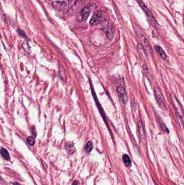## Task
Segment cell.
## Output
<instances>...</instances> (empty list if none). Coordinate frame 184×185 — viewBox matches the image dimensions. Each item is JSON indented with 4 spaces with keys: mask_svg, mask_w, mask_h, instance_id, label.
Listing matches in <instances>:
<instances>
[{
    "mask_svg": "<svg viewBox=\"0 0 184 185\" xmlns=\"http://www.w3.org/2000/svg\"><path fill=\"white\" fill-rule=\"evenodd\" d=\"M92 7H93V5L90 3L86 5L83 8V9L81 11V14L78 18V20L79 22H83L88 18L92 9Z\"/></svg>",
    "mask_w": 184,
    "mask_h": 185,
    "instance_id": "6da1fadb",
    "label": "cell"
},
{
    "mask_svg": "<svg viewBox=\"0 0 184 185\" xmlns=\"http://www.w3.org/2000/svg\"><path fill=\"white\" fill-rule=\"evenodd\" d=\"M103 20V12L101 10L97 11L94 13L90 20V25H96L102 22Z\"/></svg>",
    "mask_w": 184,
    "mask_h": 185,
    "instance_id": "7a4b0ae2",
    "label": "cell"
},
{
    "mask_svg": "<svg viewBox=\"0 0 184 185\" xmlns=\"http://www.w3.org/2000/svg\"><path fill=\"white\" fill-rule=\"evenodd\" d=\"M154 95L157 101L160 106L163 107L165 106V99L164 95L161 91V89L159 87H157L154 89Z\"/></svg>",
    "mask_w": 184,
    "mask_h": 185,
    "instance_id": "3957f363",
    "label": "cell"
},
{
    "mask_svg": "<svg viewBox=\"0 0 184 185\" xmlns=\"http://www.w3.org/2000/svg\"><path fill=\"white\" fill-rule=\"evenodd\" d=\"M117 91L121 101L124 104H126V102L128 101V95L125 88L122 86L118 87L117 88Z\"/></svg>",
    "mask_w": 184,
    "mask_h": 185,
    "instance_id": "277c9868",
    "label": "cell"
},
{
    "mask_svg": "<svg viewBox=\"0 0 184 185\" xmlns=\"http://www.w3.org/2000/svg\"><path fill=\"white\" fill-rule=\"evenodd\" d=\"M137 1H138V3L139 5L141 7V8L143 9V10H144V12L146 13L147 16L149 18H151L152 20H154L153 16L152 15L151 12L150 10L148 7L144 4V3L141 0H137Z\"/></svg>",
    "mask_w": 184,
    "mask_h": 185,
    "instance_id": "5b68a950",
    "label": "cell"
},
{
    "mask_svg": "<svg viewBox=\"0 0 184 185\" xmlns=\"http://www.w3.org/2000/svg\"><path fill=\"white\" fill-rule=\"evenodd\" d=\"M155 48H156V50L157 51V53H158L159 56H160L161 58H163V60L166 59V54L165 53V52L164 51V50L161 48L160 46H156L155 47Z\"/></svg>",
    "mask_w": 184,
    "mask_h": 185,
    "instance_id": "8992f818",
    "label": "cell"
},
{
    "mask_svg": "<svg viewBox=\"0 0 184 185\" xmlns=\"http://www.w3.org/2000/svg\"><path fill=\"white\" fill-rule=\"evenodd\" d=\"M0 154L5 160L9 161L10 160V155L8 153V150L5 148H2L0 150Z\"/></svg>",
    "mask_w": 184,
    "mask_h": 185,
    "instance_id": "52a82bcc",
    "label": "cell"
},
{
    "mask_svg": "<svg viewBox=\"0 0 184 185\" xmlns=\"http://www.w3.org/2000/svg\"><path fill=\"white\" fill-rule=\"evenodd\" d=\"M54 7L57 10H63L66 8V3L64 2H56L53 3Z\"/></svg>",
    "mask_w": 184,
    "mask_h": 185,
    "instance_id": "ba28073f",
    "label": "cell"
},
{
    "mask_svg": "<svg viewBox=\"0 0 184 185\" xmlns=\"http://www.w3.org/2000/svg\"><path fill=\"white\" fill-rule=\"evenodd\" d=\"M138 126L139 133L141 137H145V130H144V126L143 124V122L141 120H139L138 122Z\"/></svg>",
    "mask_w": 184,
    "mask_h": 185,
    "instance_id": "9c48e42d",
    "label": "cell"
},
{
    "mask_svg": "<svg viewBox=\"0 0 184 185\" xmlns=\"http://www.w3.org/2000/svg\"><path fill=\"white\" fill-rule=\"evenodd\" d=\"M66 148L69 154H73V153L75 152V150H76L75 148L71 142H69L66 145Z\"/></svg>",
    "mask_w": 184,
    "mask_h": 185,
    "instance_id": "30bf717a",
    "label": "cell"
},
{
    "mask_svg": "<svg viewBox=\"0 0 184 185\" xmlns=\"http://www.w3.org/2000/svg\"><path fill=\"white\" fill-rule=\"evenodd\" d=\"M123 161L126 166H129L131 165V161L129 155L127 154L123 155Z\"/></svg>",
    "mask_w": 184,
    "mask_h": 185,
    "instance_id": "8fae6325",
    "label": "cell"
},
{
    "mask_svg": "<svg viewBox=\"0 0 184 185\" xmlns=\"http://www.w3.org/2000/svg\"><path fill=\"white\" fill-rule=\"evenodd\" d=\"M93 142L91 141H89L86 146V150L87 153H90L93 149Z\"/></svg>",
    "mask_w": 184,
    "mask_h": 185,
    "instance_id": "7c38bea8",
    "label": "cell"
},
{
    "mask_svg": "<svg viewBox=\"0 0 184 185\" xmlns=\"http://www.w3.org/2000/svg\"><path fill=\"white\" fill-rule=\"evenodd\" d=\"M143 68L144 73L145 74V75H146V77L149 79H150V78H151V74H150V71H149V69L147 68V67L146 64H143Z\"/></svg>",
    "mask_w": 184,
    "mask_h": 185,
    "instance_id": "4fadbf2b",
    "label": "cell"
},
{
    "mask_svg": "<svg viewBox=\"0 0 184 185\" xmlns=\"http://www.w3.org/2000/svg\"><path fill=\"white\" fill-rule=\"evenodd\" d=\"M27 142L28 143V145L31 146H34V145H35V139L32 137H28V138L27 139Z\"/></svg>",
    "mask_w": 184,
    "mask_h": 185,
    "instance_id": "5bb4252c",
    "label": "cell"
},
{
    "mask_svg": "<svg viewBox=\"0 0 184 185\" xmlns=\"http://www.w3.org/2000/svg\"><path fill=\"white\" fill-rule=\"evenodd\" d=\"M60 75H61V76H65L66 75V73H65V70H64V69L62 67H60Z\"/></svg>",
    "mask_w": 184,
    "mask_h": 185,
    "instance_id": "9a60e30c",
    "label": "cell"
},
{
    "mask_svg": "<svg viewBox=\"0 0 184 185\" xmlns=\"http://www.w3.org/2000/svg\"><path fill=\"white\" fill-rule=\"evenodd\" d=\"M78 181H73V184H72V185H78Z\"/></svg>",
    "mask_w": 184,
    "mask_h": 185,
    "instance_id": "2e32d148",
    "label": "cell"
},
{
    "mask_svg": "<svg viewBox=\"0 0 184 185\" xmlns=\"http://www.w3.org/2000/svg\"><path fill=\"white\" fill-rule=\"evenodd\" d=\"M13 185H21L20 183H13Z\"/></svg>",
    "mask_w": 184,
    "mask_h": 185,
    "instance_id": "e0dca14e",
    "label": "cell"
}]
</instances>
